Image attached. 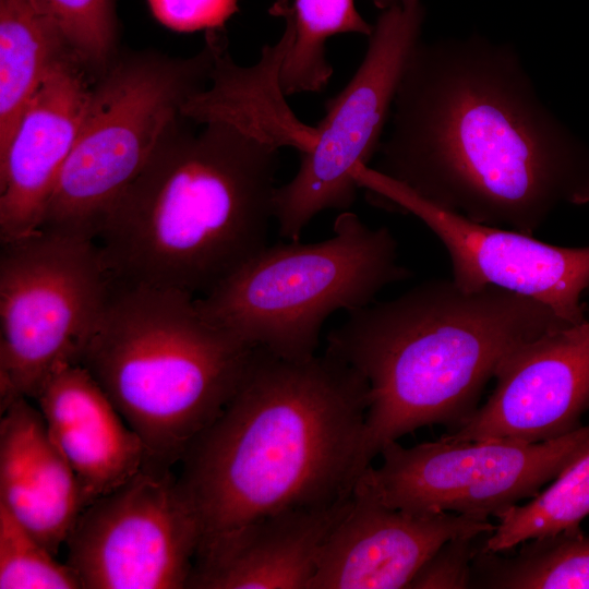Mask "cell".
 <instances>
[{"mask_svg": "<svg viewBox=\"0 0 589 589\" xmlns=\"http://www.w3.org/2000/svg\"><path fill=\"white\" fill-rule=\"evenodd\" d=\"M377 171L482 225L533 235L589 202V147L543 105L512 47L420 40L401 74Z\"/></svg>", "mask_w": 589, "mask_h": 589, "instance_id": "1", "label": "cell"}, {"mask_svg": "<svg viewBox=\"0 0 589 589\" xmlns=\"http://www.w3.org/2000/svg\"><path fill=\"white\" fill-rule=\"evenodd\" d=\"M368 407L366 381L338 357L287 360L254 347L233 395L181 460L201 525L193 572L269 517L350 496Z\"/></svg>", "mask_w": 589, "mask_h": 589, "instance_id": "2", "label": "cell"}, {"mask_svg": "<svg viewBox=\"0 0 589 589\" xmlns=\"http://www.w3.org/2000/svg\"><path fill=\"white\" fill-rule=\"evenodd\" d=\"M179 116L94 240L112 283L201 297L267 243L278 143Z\"/></svg>", "mask_w": 589, "mask_h": 589, "instance_id": "3", "label": "cell"}, {"mask_svg": "<svg viewBox=\"0 0 589 589\" xmlns=\"http://www.w3.org/2000/svg\"><path fill=\"white\" fill-rule=\"evenodd\" d=\"M574 325L532 298L433 279L348 313L325 351L366 381L361 473L383 447L419 428L462 426L486 383L519 346Z\"/></svg>", "mask_w": 589, "mask_h": 589, "instance_id": "4", "label": "cell"}, {"mask_svg": "<svg viewBox=\"0 0 589 589\" xmlns=\"http://www.w3.org/2000/svg\"><path fill=\"white\" fill-rule=\"evenodd\" d=\"M195 298L111 281L79 362L141 437L146 464L182 460L233 395L254 349L204 317Z\"/></svg>", "mask_w": 589, "mask_h": 589, "instance_id": "5", "label": "cell"}, {"mask_svg": "<svg viewBox=\"0 0 589 589\" xmlns=\"http://www.w3.org/2000/svg\"><path fill=\"white\" fill-rule=\"evenodd\" d=\"M410 275L392 232L346 211L329 238L266 245L195 302L204 317L248 345L305 360L316 354L328 316L373 303Z\"/></svg>", "mask_w": 589, "mask_h": 589, "instance_id": "6", "label": "cell"}, {"mask_svg": "<svg viewBox=\"0 0 589 589\" xmlns=\"http://www.w3.org/2000/svg\"><path fill=\"white\" fill-rule=\"evenodd\" d=\"M213 64L206 39L190 58L145 51L113 59L94 83L39 229L95 240L113 203L181 115L183 103L208 86Z\"/></svg>", "mask_w": 589, "mask_h": 589, "instance_id": "7", "label": "cell"}, {"mask_svg": "<svg viewBox=\"0 0 589 589\" xmlns=\"http://www.w3.org/2000/svg\"><path fill=\"white\" fill-rule=\"evenodd\" d=\"M110 289L94 240L38 229L1 242V411L79 364Z\"/></svg>", "mask_w": 589, "mask_h": 589, "instance_id": "8", "label": "cell"}, {"mask_svg": "<svg viewBox=\"0 0 589 589\" xmlns=\"http://www.w3.org/2000/svg\"><path fill=\"white\" fill-rule=\"evenodd\" d=\"M421 0H400L383 10L358 70L325 103L315 141L301 154L297 173L276 187L274 219L279 236L296 241L327 209L349 211L360 189L352 176L377 154L396 91L424 21Z\"/></svg>", "mask_w": 589, "mask_h": 589, "instance_id": "9", "label": "cell"}, {"mask_svg": "<svg viewBox=\"0 0 589 589\" xmlns=\"http://www.w3.org/2000/svg\"><path fill=\"white\" fill-rule=\"evenodd\" d=\"M588 445L589 424L537 443L442 436L402 447L395 441L381 450L382 465H370L356 486L390 508L488 519L534 497Z\"/></svg>", "mask_w": 589, "mask_h": 589, "instance_id": "10", "label": "cell"}, {"mask_svg": "<svg viewBox=\"0 0 589 589\" xmlns=\"http://www.w3.org/2000/svg\"><path fill=\"white\" fill-rule=\"evenodd\" d=\"M200 541V519L180 479L145 462L83 509L65 542L67 564L83 589H182Z\"/></svg>", "mask_w": 589, "mask_h": 589, "instance_id": "11", "label": "cell"}, {"mask_svg": "<svg viewBox=\"0 0 589 589\" xmlns=\"http://www.w3.org/2000/svg\"><path fill=\"white\" fill-rule=\"evenodd\" d=\"M353 178L371 200L419 218L443 243L452 280L469 291L497 287L532 298L569 324L587 320L589 247L565 248L513 229L482 225L440 207L369 165Z\"/></svg>", "mask_w": 589, "mask_h": 589, "instance_id": "12", "label": "cell"}, {"mask_svg": "<svg viewBox=\"0 0 589 589\" xmlns=\"http://www.w3.org/2000/svg\"><path fill=\"white\" fill-rule=\"evenodd\" d=\"M494 378L488 401L446 438L537 443L580 428L589 410V318L519 346Z\"/></svg>", "mask_w": 589, "mask_h": 589, "instance_id": "13", "label": "cell"}, {"mask_svg": "<svg viewBox=\"0 0 589 589\" xmlns=\"http://www.w3.org/2000/svg\"><path fill=\"white\" fill-rule=\"evenodd\" d=\"M494 529L489 519L390 508L354 485L352 505L327 538L309 589L409 588L444 543Z\"/></svg>", "mask_w": 589, "mask_h": 589, "instance_id": "14", "label": "cell"}, {"mask_svg": "<svg viewBox=\"0 0 589 589\" xmlns=\"http://www.w3.org/2000/svg\"><path fill=\"white\" fill-rule=\"evenodd\" d=\"M71 52L49 70L0 157V241L39 229L82 125L94 83Z\"/></svg>", "mask_w": 589, "mask_h": 589, "instance_id": "15", "label": "cell"}, {"mask_svg": "<svg viewBox=\"0 0 589 589\" xmlns=\"http://www.w3.org/2000/svg\"><path fill=\"white\" fill-rule=\"evenodd\" d=\"M35 400L75 472L85 507L118 489L145 465L141 437L81 364L57 371Z\"/></svg>", "mask_w": 589, "mask_h": 589, "instance_id": "16", "label": "cell"}, {"mask_svg": "<svg viewBox=\"0 0 589 589\" xmlns=\"http://www.w3.org/2000/svg\"><path fill=\"white\" fill-rule=\"evenodd\" d=\"M1 414L0 502L56 555L85 508L80 483L28 398Z\"/></svg>", "mask_w": 589, "mask_h": 589, "instance_id": "17", "label": "cell"}, {"mask_svg": "<svg viewBox=\"0 0 589 589\" xmlns=\"http://www.w3.org/2000/svg\"><path fill=\"white\" fill-rule=\"evenodd\" d=\"M352 502L353 493L328 506L261 521L224 558L193 573L188 588L309 589L324 544Z\"/></svg>", "mask_w": 589, "mask_h": 589, "instance_id": "18", "label": "cell"}, {"mask_svg": "<svg viewBox=\"0 0 589 589\" xmlns=\"http://www.w3.org/2000/svg\"><path fill=\"white\" fill-rule=\"evenodd\" d=\"M71 52L61 28L36 0H0V157L49 70Z\"/></svg>", "mask_w": 589, "mask_h": 589, "instance_id": "19", "label": "cell"}, {"mask_svg": "<svg viewBox=\"0 0 589 589\" xmlns=\"http://www.w3.org/2000/svg\"><path fill=\"white\" fill-rule=\"evenodd\" d=\"M268 13L283 17L292 32L279 71L285 96L321 93L327 86L333 74L325 52L329 37L342 33L370 36L373 32L354 0H275Z\"/></svg>", "mask_w": 589, "mask_h": 589, "instance_id": "20", "label": "cell"}, {"mask_svg": "<svg viewBox=\"0 0 589 589\" xmlns=\"http://www.w3.org/2000/svg\"><path fill=\"white\" fill-rule=\"evenodd\" d=\"M510 556L480 549L471 588L589 589V536L581 530L527 540Z\"/></svg>", "mask_w": 589, "mask_h": 589, "instance_id": "21", "label": "cell"}, {"mask_svg": "<svg viewBox=\"0 0 589 589\" xmlns=\"http://www.w3.org/2000/svg\"><path fill=\"white\" fill-rule=\"evenodd\" d=\"M588 515L589 445L529 503L498 515V525L481 549L501 553L533 538L577 532Z\"/></svg>", "mask_w": 589, "mask_h": 589, "instance_id": "22", "label": "cell"}, {"mask_svg": "<svg viewBox=\"0 0 589 589\" xmlns=\"http://www.w3.org/2000/svg\"><path fill=\"white\" fill-rule=\"evenodd\" d=\"M73 569L0 502V589H81Z\"/></svg>", "mask_w": 589, "mask_h": 589, "instance_id": "23", "label": "cell"}, {"mask_svg": "<svg viewBox=\"0 0 589 589\" xmlns=\"http://www.w3.org/2000/svg\"><path fill=\"white\" fill-rule=\"evenodd\" d=\"M36 1L56 21L84 64L91 71H106L117 45L115 0Z\"/></svg>", "mask_w": 589, "mask_h": 589, "instance_id": "24", "label": "cell"}, {"mask_svg": "<svg viewBox=\"0 0 589 589\" xmlns=\"http://www.w3.org/2000/svg\"><path fill=\"white\" fill-rule=\"evenodd\" d=\"M477 537L453 539L444 543L420 568L409 588H471L472 562L479 551Z\"/></svg>", "mask_w": 589, "mask_h": 589, "instance_id": "25", "label": "cell"}, {"mask_svg": "<svg viewBox=\"0 0 589 589\" xmlns=\"http://www.w3.org/2000/svg\"><path fill=\"white\" fill-rule=\"evenodd\" d=\"M147 3L159 23L183 33L221 29L239 10L237 0H147Z\"/></svg>", "mask_w": 589, "mask_h": 589, "instance_id": "26", "label": "cell"}, {"mask_svg": "<svg viewBox=\"0 0 589 589\" xmlns=\"http://www.w3.org/2000/svg\"><path fill=\"white\" fill-rule=\"evenodd\" d=\"M374 5L381 10L388 9L389 7L400 2V0H372Z\"/></svg>", "mask_w": 589, "mask_h": 589, "instance_id": "27", "label": "cell"}]
</instances>
